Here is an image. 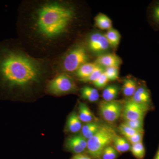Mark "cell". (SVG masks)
<instances>
[{
	"instance_id": "cell-1",
	"label": "cell",
	"mask_w": 159,
	"mask_h": 159,
	"mask_svg": "<svg viewBox=\"0 0 159 159\" xmlns=\"http://www.w3.org/2000/svg\"><path fill=\"white\" fill-rule=\"evenodd\" d=\"M76 16V9L69 3L43 2L35 6L29 16V30L38 41L53 44L68 34Z\"/></svg>"
},
{
	"instance_id": "cell-2",
	"label": "cell",
	"mask_w": 159,
	"mask_h": 159,
	"mask_svg": "<svg viewBox=\"0 0 159 159\" xmlns=\"http://www.w3.org/2000/svg\"><path fill=\"white\" fill-rule=\"evenodd\" d=\"M47 70L45 62L17 48L0 46V84L10 90L39 83Z\"/></svg>"
},
{
	"instance_id": "cell-3",
	"label": "cell",
	"mask_w": 159,
	"mask_h": 159,
	"mask_svg": "<svg viewBox=\"0 0 159 159\" xmlns=\"http://www.w3.org/2000/svg\"><path fill=\"white\" fill-rule=\"evenodd\" d=\"M117 136L113 127L108 125H102L99 130L87 140V154L93 159H101L103 150L112 144Z\"/></svg>"
},
{
	"instance_id": "cell-4",
	"label": "cell",
	"mask_w": 159,
	"mask_h": 159,
	"mask_svg": "<svg viewBox=\"0 0 159 159\" xmlns=\"http://www.w3.org/2000/svg\"><path fill=\"white\" fill-rule=\"evenodd\" d=\"M89 57L84 46L77 45L67 52L61 63V69L65 73H73L88 62Z\"/></svg>"
},
{
	"instance_id": "cell-5",
	"label": "cell",
	"mask_w": 159,
	"mask_h": 159,
	"mask_svg": "<svg viewBox=\"0 0 159 159\" xmlns=\"http://www.w3.org/2000/svg\"><path fill=\"white\" fill-rule=\"evenodd\" d=\"M77 90V86L74 80L66 73L58 74L50 80L47 85V90L53 95L70 93Z\"/></svg>"
},
{
	"instance_id": "cell-6",
	"label": "cell",
	"mask_w": 159,
	"mask_h": 159,
	"mask_svg": "<svg viewBox=\"0 0 159 159\" xmlns=\"http://www.w3.org/2000/svg\"><path fill=\"white\" fill-rule=\"evenodd\" d=\"M99 113L106 122L109 123L116 122L122 114L123 106L118 101L103 100L99 103Z\"/></svg>"
},
{
	"instance_id": "cell-7",
	"label": "cell",
	"mask_w": 159,
	"mask_h": 159,
	"mask_svg": "<svg viewBox=\"0 0 159 159\" xmlns=\"http://www.w3.org/2000/svg\"><path fill=\"white\" fill-rule=\"evenodd\" d=\"M148 109V105L137 103L129 99L124 103L122 115L125 120L143 119Z\"/></svg>"
},
{
	"instance_id": "cell-8",
	"label": "cell",
	"mask_w": 159,
	"mask_h": 159,
	"mask_svg": "<svg viewBox=\"0 0 159 159\" xmlns=\"http://www.w3.org/2000/svg\"><path fill=\"white\" fill-rule=\"evenodd\" d=\"M88 47L89 50L99 55L105 54L109 49L110 46L105 34L101 32H95L89 36L88 40Z\"/></svg>"
},
{
	"instance_id": "cell-9",
	"label": "cell",
	"mask_w": 159,
	"mask_h": 159,
	"mask_svg": "<svg viewBox=\"0 0 159 159\" xmlns=\"http://www.w3.org/2000/svg\"><path fill=\"white\" fill-rule=\"evenodd\" d=\"M87 139L81 134H76L67 139L65 144L66 150L74 154L83 153L86 151Z\"/></svg>"
},
{
	"instance_id": "cell-10",
	"label": "cell",
	"mask_w": 159,
	"mask_h": 159,
	"mask_svg": "<svg viewBox=\"0 0 159 159\" xmlns=\"http://www.w3.org/2000/svg\"><path fill=\"white\" fill-rule=\"evenodd\" d=\"M95 62L105 68L108 67H119L122 64V61L118 55L113 53H108L99 55Z\"/></svg>"
},
{
	"instance_id": "cell-11",
	"label": "cell",
	"mask_w": 159,
	"mask_h": 159,
	"mask_svg": "<svg viewBox=\"0 0 159 159\" xmlns=\"http://www.w3.org/2000/svg\"><path fill=\"white\" fill-rule=\"evenodd\" d=\"M130 99L137 103L148 105L151 102L150 93L145 86H141L137 88L134 94Z\"/></svg>"
},
{
	"instance_id": "cell-12",
	"label": "cell",
	"mask_w": 159,
	"mask_h": 159,
	"mask_svg": "<svg viewBox=\"0 0 159 159\" xmlns=\"http://www.w3.org/2000/svg\"><path fill=\"white\" fill-rule=\"evenodd\" d=\"M66 127L67 130L71 133H77L81 130L82 122L75 112H72L68 117Z\"/></svg>"
},
{
	"instance_id": "cell-13",
	"label": "cell",
	"mask_w": 159,
	"mask_h": 159,
	"mask_svg": "<svg viewBox=\"0 0 159 159\" xmlns=\"http://www.w3.org/2000/svg\"><path fill=\"white\" fill-rule=\"evenodd\" d=\"M78 117L82 122L85 123L93 122L94 120V116L90 109L86 103L80 102L78 105Z\"/></svg>"
},
{
	"instance_id": "cell-14",
	"label": "cell",
	"mask_w": 159,
	"mask_h": 159,
	"mask_svg": "<svg viewBox=\"0 0 159 159\" xmlns=\"http://www.w3.org/2000/svg\"><path fill=\"white\" fill-rule=\"evenodd\" d=\"M80 92L81 98L87 101L95 102L99 100V92L96 89L85 86L81 89Z\"/></svg>"
},
{
	"instance_id": "cell-15",
	"label": "cell",
	"mask_w": 159,
	"mask_h": 159,
	"mask_svg": "<svg viewBox=\"0 0 159 159\" xmlns=\"http://www.w3.org/2000/svg\"><path fill=\"white\" fill-rule=\"evenodd\" d=\"M98 65L96 62H87L80 67L75 72L76 76L80 80L85 79L89 77L97 67Z\"/></svg>"
},
{
	"instance_id": "cell-16",
	"label": "cell",
	"mask_w": 159,
	"mask_h": 159,
	"mask_svg": "<svg viewBox=\"0 0 159 159\" xmlns=\"http://www.w3.org/2000/svg\"><path fill=\"white\" fill-rule=\"evenodd\" d=\"M101 125L96 121L85 123L81 129V135L87 140L90 139L97 133Z\"/></svg>"
},
{
	"instance_id": "cell-17",
	"label": "cell",
	"mask_w": 159,
	"mask_h": 159,
	"mask_svg": "<svg viewBox=\"0 0 159 159\" xmlns=\"http://www.w3.org/2000/svg\"><path fill=\"white\" fill-rule=\"evenodd\" d=\"M95 25L97 28L102 30H108L112 29V22L105 14L99 13L95 18Z\"/></svg>"
},
{
	"instance_id": "cell-18",
	"label": "cell",
	"mask_w": 159,
	"mask_h": 159,
	"mask_svg": "<svg viewBox=\"0 0 159 159\" xmlns=\"http://www.w3.org/2000/svg\"><path fill=\"white\" fill-rule=\"evenodd\" d=\"M137 88V82L134 79L127 77L123 80L122 92L125 97H132L136 90Z\"/></svg>"
},
{
	"instance_id": "cell-19",
	"label": "cell",
	"mask_w": 159,
	"mask_h": 159,
	"mask_svg": "<svg viewBox=\"0 0 159 159\" xmlns=\"http://www.w3.org/2000/svg\"><path fill=\"white\" fill-rule=\"evenodd\" d=\"M148 17L154 28L159 29V1L154 2L149 7Z\"/></svg>"
},
{
	"instance_id": "cell-20",
	"label": "cell",
	"mask_w": 159,
	"mask_h": 159,
	"mask_svg": "<svg viewBox=\"0 0 159 159\" xmlns=\"http://www.w3.org/2000/svg\"><path fill=\"white\" fill-rule=\"evenodd\" d=\"M114 148L119 153H122L130 150L131 145L130 143L123 137L117 135L114 140Z\"/></svg>"
},
{
	"instance_id": "cell-21",
	"label": "cell",
	"mask_w": 159,
	"mask_h": 159,
	"mask_svg": "<svg viewBox=\"0 0 159 159\" xmlns=\"http://www.w3.org/2000/svg\"><path fill=\"white\" fill-rule=\"evenodd\" d=\"M105 35L110 47L113 48L118 47L121 38V34L118 30L112 28L108 30Z\"/></svg>"
},
{
	"instance_id": "cell-22",
	"label": "cell",
	"mask_w": 159,
	"mask_h": 159,
	"mask_svg": "<svg viewBox=\"0 0 159 159\" xmlns=\"http://www.w3.org/2000/svg\"><path fill=\"white\" fill-rule=\"evenodd\" d=\"M130 150L137 159H143L145 156V148L142 142L131 145Z\"/></svg>"
},
{
	"instance_id": "cell-23",
	"label": "cell",
	"mask_w": 159,
	"mask_h": 159,
	"mask_svg": "<svg viewBox=\"0 0 159 159\" xmlns=\"http://www.w3.org/2000/svg\"><path fill=\"white\" fill-rule=\"evenodd\" d=\"M119 154L113 145H110L103 150L101 159H116Z\"/></svg>"
},
{
	"instance_id": "cell-24",
	"label": "cell",
	"mask_w": 159,
	"mask_h": 159,
	"mask_svg": "<svg viewBox=\"0 0 159 159\" xmlns=\"http://www.w3.org/2000/svg\"><path fill=\"white\" fill-rule=\"evenodd\" d=\"M104 68L98 65L96 68L94 70L93 73L88 77H87L85 79L81 80H80L84 82L93 83L96 81L101 76V74L104 73Z\"/></svg>"
},
{
	"instance_id": "cell-25",
	"label": "cell",
	"mask_w": 159,
	"mask_h": 159,
	"mask_svg": "<svg viewBox=\"0 0 159 159\" xmlns=\"http://www.w3.org/2000/svg\"><path fill=\"white\" fill-rule=\"evenodd\" d=\"M119 67H108L104 68V73L109 81H115L119 79Z\"/></svg>"
},
{
	"instance_id": "cell-26",
	"label": "cell",
	"mask_w": 159,
	"mask_h": 159,
	"mask_svg": "<svg viewBox=\"0 0 159 159\" xmlns=\"http://www.w3.org/2000/svg\"><path fill=\"white\" fill-rule=\"evenodd\" d=\"M119 129L120 133L122 134L125 138L132 136L138 133L142 132L130 128L124 123H121L119 125Z\"/></svg>"
},
{
	"instance_id": "cell-27",
	"label": "cell",
	"mask_w": 159,
	"mask_h": 159,
	"mask_svg": "<svg viewBox=\"0 0 159 159\" xmlns=\"http://www.w3.org/2000/svg\"><path fill=\"white\" fill-rule=\"evenodd\" d=\"M123 123L130 128L139 131L144 132L143 130V119L134 120H125Z\"/></svg>"
},
{
	"instance_id": "cell-28",
	"label": "cell",
	"mask_w": 159,
	"mask_h": 159,
	"mask_svg": "<svg viewBox=\"0 0 159 159\" xmlns=\"http://www.w3.org/2000/svg\"><path fill=\"white\" fill-rule=\"evenodd\" d=\"M109 81V80H108L107 76L104 72V73H102L101 76L93 83L97 88L101 89L106 86Z\"/></svg>"
},
{
	"instance_id": "cell-29",
	"label": "cell",
	"mask_w": 159,
	"mask_h": 159,
	"mask_svg": "<svg viewBox=\"0 0 159 159\" xmlns=\"http://www.w3.org/2000/svg\"><path fill=\"white\" fill-rule=\"evenodd\" d=\"M144 132H139L135 134L132 136L125 138L126 140L130 143L131 145L142 142Z\"/></svg>"
},
{
	"instance_id": "cell-30",
	"label": "cell",
	"mask_w": 159,
	"mask_h": 159,
	"mask_svg": "<svg viewBox=\"0 0 159 159\" xmlns=\"http://www.w3.org/2000/svg\"><path fill=\"white\" fill-rule=\"evenodd\" d=\"M71 159H93L84 153L77 154H74Z\"/></svg>"
},
{
	"instance_id": "cell-31",
	"label": "cell",
	"mask_w": 159,
	"mask_h": 159,
	"mask_svg": "<svg viewBox=\"0 0 159 159\" xmlns=\"http://www.w3.org/2000/svg\"><path fill=\"white\" fill-rule=\"evenodd\" d=\"M154 159H159V148L158 151L157 152L156 155Z\"/></svg>"
}]
</instances>
